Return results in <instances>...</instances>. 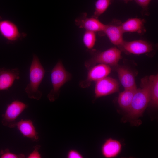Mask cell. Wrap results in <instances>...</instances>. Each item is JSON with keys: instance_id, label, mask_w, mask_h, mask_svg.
Returning <instances> with one entry per match:
<instances>
[{"instance_id": "cell-4", "label": "cell", "mask_w": 158, "mask_h": 158, "mask_svg": "<svg viewBox=\"0 0 158 158\" xmlns=\"http://www.w3.org/2000/svg\"><path fill=\"white\" fill-rule=\"evenodd\" d=\"M121 51L116 47L111 48L102 52H96L84 63L85 68L89 69L97 63L109 66L116 65L121 57Z\"/></svg>"}, {"instance_id": "cell-9", "label": "cell", "mask_w": 158, "mask_h": 158, "mask_svg": "<svg viewBox=\"0 0 158 158\" xmlns=\"http://www.w3.org/2000/svg\"><path fill=\"white\" fill-rule=\"evenodd\" d=\"M75 22L76 25L79 28L95 32H98L101 34H102L106 25L99 21L98 18L92 17H88L86 13H83L77 18Z\"/></svg>"}, {"instance_id": "cell-10", "label": "cell", "mask_w": 158, "mask_h": 158, "mask_svg": "<svg viewBox=\"0 0 158 158\" xmlns=\"http://www.w3.org/2000/svg\"><path fill=\"white\" fill-rule=\"evenodd\" d=\"M121 23L120 21L115 20L106 25L102 35H106L111 42L114 45L119 47L122 44L124 40L123 35L124 33L121 26Z\"/></svg>"}, {"instance_id": "cell-15", "label": "cell", "mask_w": 158, "mask_h": 158, "mask_svg": "<svg viewBox=\"0 0 158 158\" xmlns=\"http://www.w3.org/2000/svg\"><path fill=\"white\" fill-rule=\"evenodd\" d=\"M117 72L120 82L124 89L137 88L134 77L128 69L119 67L117 69Z\"/></svg>"}, {"instance_id": "cell-20", "label": "cell", "mask_w": 158, "mask_h": 158, "mask_svg": "<svg viewBox=\"0 0 158 158\" xmlns=\"http://www.w3.org/2000/svg\"><path fill=\"white\" fill-rule=\"evenodd\" d=\"M83 41L84 44L87 49L92 50L96 41V32L86 30L83 36Z\"/></svg>"}, {"instance_id": "cell-18", "label": "cell", "mask_w": 158, "mask_h": 158, "mask_svg": "<svg viewBox=\"0 0 158 158\" xmlns=\"http://www.w3.org/2000/svg\"><path fill=\"white\" fill-rule=\"evenodd\" d=\"M150 91V102L154 107L158 106V75H151L148 77Z\"/></svg>"}, {"instance_id": "cell-1", "label": "cell", "mask_w": 158, "mask_h": 158, "mask_svg": "<svg viewBox=\"0 0 158 158\" xmlns=\"http://www.w3.org/2000/svg\"><path fill=\"white\" fill-rule=\"evenodd\" d=\"M141 87L137 89L130 108L127 112L129 118L135 119L142 116L150 101V91L148 77L141 80Z\"/></svg>"}, {"instance_id": "cell-3", "label": "cell", "mask_w": 158, "mask_h": 158, "mask_svg": "<svg viewBox=\"0 0 158 158\" xmlns=\"http://www.w3.org/2000/svg\"><path fill=\"white\" fill-rule=\"evenodd\" d=\"M71 78V74L66 70L62 61L59 60L51 71L52 88L47 95L50 102H53L58 98L61 87Z\"/></svg>"}, {"instance_id": "cell-22", "label": "cell", "mask_w": 158, "mask_h": 158, "mask_svg": "<svg viewBox=\"0 0 158 158\" xmlns=\"http://www.w3.org/2000/svg\"><path fill=\"white\" fill-rule=\"evenodd\" d=\"M40 146L39 145H35L34 147V150L28 156V158H41V156L39 150Z\"/></svg>"}, {"instance_id": "cell-16", "label": "cell", "mask_w": 158, "mask_h": 158, "mask_svg": "<svg viewBox=\"0 0 158 158\" xmlns=\"http://www.w3.org/2000/svg\"><path fill=\"white\" fill-rule=\"evenodd\" d=\"M144 20L139 18H135L128 19L121 23V26L123 33L127 32H137L142 34L145 32L144 26Z\"/></svg>"}, {"instance_id": "cell-8", "label": "cell", "mask_w": 158, "mask_h": 158, "mask_svg": "<svg viewBox=\"0 0 158 158\" xmlns=\"http://www.w3.org/2000/svg\"><path fill=\"white\" fill-rule=\"evenodd\" d=\"M119 47L128 53L137 55L149 53L154 49L152 44L141 40L130 41L124 40Z\"/></svg>"}, {"instance_id": "cell-19", "label": "cell", "mask_w": 158, "mask_h": 158, "mask_svg": "<svg viewBox=\"0 0 158 158\" xmlns=\"http://www.w3.org/2000/svg\"><path fill=\"white\" fill-rule=\"evenodd\" d=\"M113 0H97L95 3V11L92 17L98 18L103 13Z\"/></svg>"}, {"instance_id": "cell-13", "label": "cell", "mask_w": 158, "mask_h": 158, "mask_svg": "<svg viewBox=\"0 0 158 158\" xmlns=\"http://www.w3.org/2000/svg\"><path fill=\"white\" fill-rule=\"evenodd\" d=\"M16 127L24 137L33 141H37L39 139L38 133L32 121L30 119H21L17 122Z\"/></svg>"}, {"instance_id": "cell-14", "label": "cell", "mask_w": 158, "mask_h": 158, "mask_svg": "<svg viewBox=\"0 0 158 158\" xmlns=\"http://www.w3.org/2000/svg\"><path fill=\"white\" fill-rule=\"evenodd\" d=\"M122 145L118 140L111 138L106 139L101 149L103 156L106 158H113L117 156L121 152Z\"/></svg>"}, {"instance_id": "cell-7", "label": "cell", "mask_w": 158, "mask_h": 158, "mask_svg": "<svg viewBox=\"0 0 158 158\" xmlns=\"http://www.w3.org/2000/svg\"><path fill=\"white\" fill-rule=\"evenodd\" d=\"M119 84L118 80L107 76L96 82L95 94L96 98L118 92Z\"/></svg>"}, {"instance_id": "cell-21", "label": "cell", "mask_w": 158, "mask_h": 158, "mask_svg": "<svg viewBox=\"0 0 158 158\" xmlns=\"http://www.w3.org/2000/svg\"><path fill=\"white\" fill-rule=\"evenodd\" d=\"M1 158H24L25 155L23 154H15L10 152L8 149H6L0 152Z\"/></svg>"}, {"instance_id": "cell-11", "label": "cell", "mask_w": 158, "mask_h": 158, "mask_svg": "<svg viewBox=\"0 0 158 158\" xmlns=\"http://www.w3.org/2000/svg\"><path fill=\"white\" fill-rule=\"evenodd\" d=\"M0 33L5 38L13 43L22 39L25 35L20 32L14 22L8 20L0 21Z\"/></svg>"}, {"instance_id": "cell-5", "label": "cell", "mask_w": 158, "mask_h": 158, "mask_svg": "<svg viewBox=\"0 0 158 158\" xmlns=\"http://www.w3.org/2000/svg\"><path fill=\"white\" fill-rule=\"evenodd\" d=\"M28 107L27 104L18 100L13 101L2 115V124L11 128L16 127L17 118Z\"/></svg>"}, {"instance_id": "cell-6", "label": "cell", "mask_w": 158, "mask_h": 158, "mask_svg": "<svg viewBox=\"0 0 158 158\" xmlns=\"http://www.w3.org/2000/svg\"><path fill=\"white\" fill-rule=\"evenodd\" d=\"M88 70L86 78L79 82V86L85 88L89 87L93 81H97L107 76L111 71L109 66L99 64L92 66Z\"/></svg>"}, {"instance_id": "cell-24", "label": "cell", "mask_w": 158, "mask_h": 158, "mask_svg": "<svg viewBox=\"0 0 158 158\" xmlns=\"http://www.w3.org/2000/svg\"><path fill=\"white\" fill-rule=\"evenodd\" d=\"M135 1L144 9H147V7L151 0H135Z\"/></svg>"}, {"instance_id": "cell-12", "label": "cell", "mask_w": 158, "mask_h": 158, "mask_svg": "<svg viewBox=\"0 0 158 158\" xmlns=\"http://www.w3.org/2000/svg\"><path fill=\"white\" fill-rule=\"evenodd\" d=\"M20 71L17 68L11 69L0 68V90H7L15 80L20 78Z\"/></svg>"}, {"instance_id": "cell-23", "label": "cell", "mask_w": 158, "mask_h": 158, "mask_svg": "<svg viewBox=\"0 0 158 158\" xmlns=\"http://www.w3.org/2000/svg\"><path fill=\"white\" fill-rule=\"evenodd\" d=\"M67 157L68 158H82L83 156L78 150L71 149L68 152Z\"/></svg>"}, {"instance_id": "cell-2", "label": "cell", "mask_w": 158, "mask_h": 158, "mask_svg": "<svg viewBox=\"0 0 158 158\" xmlns=\"http://www.w3.org/2000/svg\"><path fill=\"white\" fill-rule=\"evenodd\" d=\"M45 70L38 57L34 54L29 71L30 83L25 88L29 98L37 100L41 98L42 93L39 87L44 75Z\"/></svg>"}, {"instance_id": "cell-17", "label": "cell", "mask_w": 158, "mask_h": 158, "mask_svg": "<svg viewBox=\"0 0 158 158\" xmlns=\"http://www.w3.org/2000/svg\"><path fill=\"white\" fill-rule=\"evenodd\" d=\"M137 89H124L119 95L118 100V104L121 108L127 112L130 108Z\"/></svg>"}, {"instance_id": "cell-25", "label": "cell", "mask_w": 158, "mask_h": 158, "mask_svg": "<svg viewBox=\"0 0 158 158\" xmlns=\"http://www.w3.org/2000/svg\"><path fill=\"white\" fill-rule=\"evenodd\" d=\"M123 0L125 2L127 3L128 1H131L132 0Z\"/></svg>"}]
</instances>
